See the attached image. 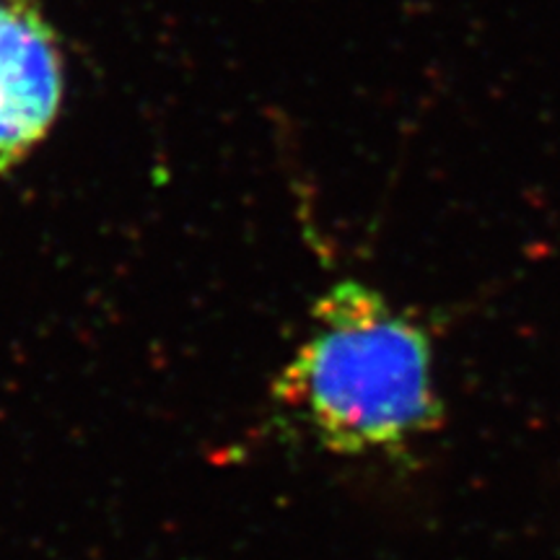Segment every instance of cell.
<instances>
[{"mask_svg": "<svg viewBox=\"0 0 560 560\" xmlns=\"http://www.w3.org/2000/svg\"><path fill=\"white\" fill-rule=\"evenodd\" d=\"M276 397L346 457L397 452L441 420L429 338L359 280L317 299L312 332L280 371Z\"/></svg>", "mask_w": 560, "mask_h": 560, "instance_id": "1", "label": "cell"}, {"mask_svg": "<svg viewBox=\"0 0 560 560\" xmlns=\"http://www.w3.org/2000/svg\"><path fill=\"white\" fill-rule=\"evenodd\" d=\"M62 102L58 39L32 0H0V174L47 136Z\"/></svg>", "mask_w": 560, "mask_h": 560, "instance_id": "2", "label": "cell"}]
</instances>
